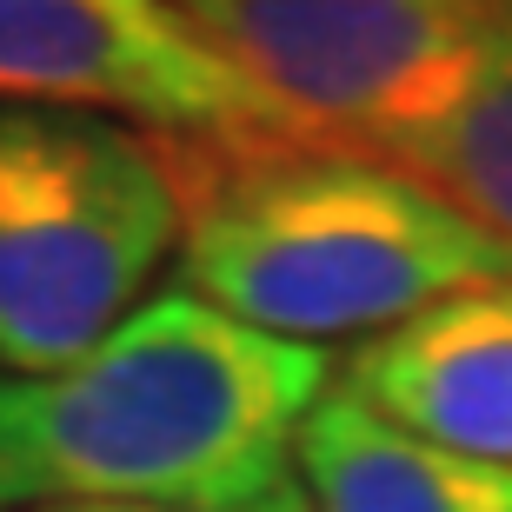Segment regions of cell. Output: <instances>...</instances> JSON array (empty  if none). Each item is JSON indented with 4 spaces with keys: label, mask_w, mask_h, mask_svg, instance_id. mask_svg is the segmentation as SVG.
I'll use <instances>...</instances> for the list:
<instances>
[{
    "label": "cell",
    "mask_w": 512,
    "mask_h": 512,
    "mask_svg": "<svg viewBox=\"0 0 512 512\" xmlns=\"http://www.w3.org/2000/svg\"><path fill=\"white\" fill-rule=\"evenodd\" d=\"M326 386L320 346L160 286L87 360L40 380L0 373V512L266 499L293 479Z\"/></svg>",
    "instance_id": "6da1fadb"
},
{
    "label": "cell",
    "mask_w": 512,
    "mask_h": 512,
    "mask_svg": "<svg viewBox=\"0 0 512 512\" xmlns=\"http://www.w3.org/2000/svg\"><path fill=\"white\" fill-rule=\"evenodd\" d=\"M173 286L273 340L386 333L426 306L512 280V247L373 153L293 133L173 140Z\"/></svg>",
    "instance_id": "7a4b0ae2"
},
{
    "label": "cell",
    "mask_w": 512,
    "mask_h": 512,
    "mask_svg": "<svg viewBox=\"0 0 512 512\" xmlns=\"http://www.w3.org/2000/svg\"><path fill=\"white\" fill-rule=\"evenodd\" d=\"M180 253L167 133L0 100V373L87 360Z\"/></svg>",
    "instance_id": "3957f363"
},
{
    "label": "cell",
    "mask_w": 512,
    "mask_h": 512,
    "mask_svg": "<svg viewBox=\"0 0 512 512\" xmlns=\"http://www.w3.org/2000/svg\"><path fill=\"white\" fill-rule=\"evenodd\" d=\"M280 133L373 153L466 100L512 0H173Z\"/></svg>",
    "instance_id": "277c9868"
},
{
    "label": "cell",
    "mask_w": 512,
    "mask_h": 512,
    "mask_svg": "<svg viewBox=\"0 0 512 512\" xmlns=\"http://www.w3.org/2000/svg\"><path fill=\"white\" fill-rule=\"evenodd\" d=\"M0 100L114 114L173 140L280 133L173 0H0Z\"/></svg>",
    "instance_id": "5b68a950"
},
{
    "label": "cell",
    "mask_w": 512,
    "mask_h": 512,
    "mask_svg": "<svg viewBox=\"0 0 512 512\" xmlns=\"http://www.w3.org/2000/svg\"><path fill=\"white\" fill-rule=\"evenodd\" d=\"M340 386L406 433L512 473V280L360 340Z\"/></svg>",
    "instance_id": "8992f818"
},
{
    "label": "cell",
    "mask_w": 512,
    "mask_h": 512,
    "mask_svg": "<svg viewBox=\"0 0 512 512\" xmlns=\"http://www.w3.org/2000/svg\"><path fill=\"white\" fill-rule=\"evenodd\" d=\"M300 486L313 512H512V473L446 453L326 386L300 433Z\"/></svg>",
    "instance_id": "52a82bcc"
},
{
    "label": "cell",
    "mask_w": 512,
    "mask_h": 512,
    "mask_svg": "<svg viewBox=\"0 0 512 512\" xmlns=\"http://www.w3.org/2000/svg\"><path fill=\"white\" fill-rule=\"evenodd\" d=\"M380 160L413 173L419 187H433L446 207L493 233L499 247H512V20L466 100L446 107L433 127H419L413 140L386 147Z\"/></svg>",
    "instance_id": "ba28073f"
},
{
    "label": "cell",
    "mask_w": 512,
    "mask_h": 512,
    "mask_svg": "<svg viewBox=\"0 0 512 512\" xmlns=\"http://www.w3.org/2000/svg\"><path fill=\"white\" fill-rule=\"evenodd\" d=\"M40 512H193V506H40ZM220 512H313L300 479H286L273 486L266 499H247V506H220Z\"/></svg>",
    "instance_id": "9c48e42d"
}]
</instances>
